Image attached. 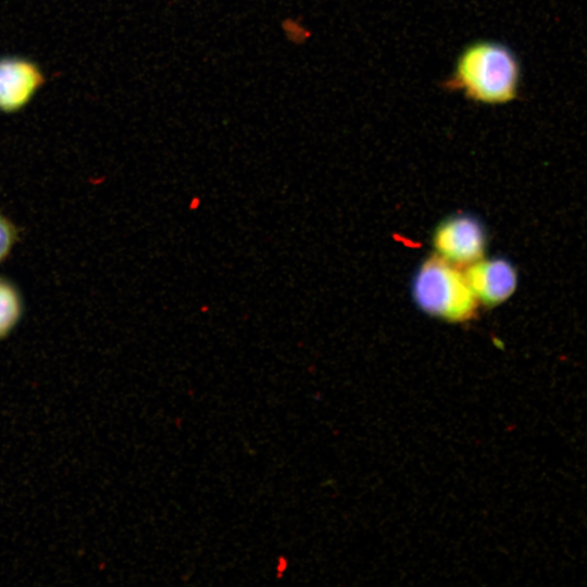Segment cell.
I'll return each mask as SVG.
<instances>
[{"mask_svg":"<svg viewBox=\"0 0 587 587\" xmlns=\"http://www.w3.org/2000/svg\"><path fill=\"white\" fill-rule=\"evenodd\" d=\"M22 312L23 302L18 290L12 283L0 277V339L12 332Z\"/></svg>","mask_w":587,"mask_h":587,"instance_id":"obj_6","label":"cell"},{"mask_svg":"<svg viewBox=\"0 0 587 587\" xmlns=\"http://www.w3.org/2000/svg\"><path fill=\"white\" fill-rule=\"evenodd\" d=\"M463 271L478 303L487 308L502 304L517 288V270L503 257H483Z\"/></svg>","mask_w":587,"mask_h":587,"instance_id":"obj_4","label":"cell"},{"mask_svg":"<svg viewBox=\"0 0 587 587\" xmlns=\"http://www.w3.org/2000/svg\"><path fill=\"white\" fill-rule=\"evenodd\" d=\"M432 245L436 254L463 268L485 257L487 230L473 214H451L435 226Z\"/></svg>","mask_w":587,"mask_h":587,"instance_id":"obj_3","label":"cell"},{"mask_svg":"<svg viewBox=\"0 0 587 587\" xmlns=\"http://www.w3.org/2000/svg\"><path fill=\"white\" fill-rule=\"evenodd\" d=\"M46 82L40 66L20 55L0 57V112L14 114L25 109Z\"/></svg>","mask_w":587,"mask_h":587,"instance_id":"obj_5","label":"cell"},{"mask_svg":"<svg viewBox=\"0 0 587 587\" xmlns=\"http://www.w3.org/2000/svg\"><path fill=\"white\" fill-rule=\"evenodd\" d=\"M520 79L513 51L502 43L480 40L461 51L446 86L477 103L503 104L516 98Z\"/></svg>","mask_w":587,"mask_h":587,"instance_id":"obj_1","label":"cell"},{"mask_svg":"<svg viewBox=\"0 0 587 587\" xmlns=\"http://www.w3.org/2000/svg\"><path fill=\"white\" fill-rule=\"evenodd\" d=\"M411 296L423 313L448 323L471 321L479 304L463 268L435 252L416 268L411 280Z\"/></svg>","mask_w":587,"mask_h":587,"instance_id":"obj_2","label":"cell"},{"mask_svg":"<svg viewBox=\"0 0 587 587\" xmlns=\"http://www.w3.org/2000/svg\"><path fill=\"white\" fill-rule=\"evenodd\" d=\"M16 239L17 229L15 225L0 213V263L9 255Z\"/></svg>","mask_w":587,"mask_h":587,"instance_id":"obj_7","label":"cell"}]
</instances>
